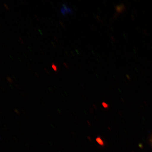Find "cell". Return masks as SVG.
Instances as JSON below:
<instances>
[{"label": "cell", "mask_w": 152, "mask_h": 152, "mask_svg": "<svg viewBox=\"0 0 152 152\" xmlns=\"http://www.w3.org/2000/svg\"><path fill=\"white\" fill-rule=\"evenodd\" d=\"M61 13L64 16H66V14L72 13V10L69 8H68L65 4H64L63 7L61 9Z\"/></svg>", "instance_id": "obj_1"}, {"label": "cell", "mask_w": 152, "mask_h": 152, "mask_svg": "<svg viewBox=\"0 0 152 152\" xmlns=\"http://www.w3.org/2000/svg\"><path fill=\"white\" fill-rule=\"evenodd\" d=\"M52 68H53V69L54 70V71H56V72L57 71V68L56 66L54 64H52Z\"/></svg>", "instance_id": "obj_2"}]
</instances>
